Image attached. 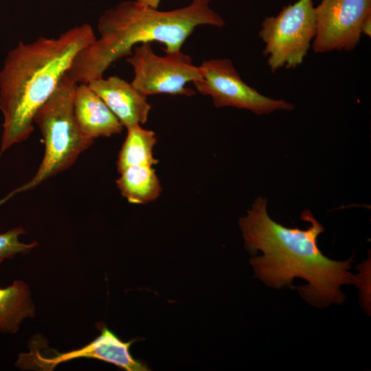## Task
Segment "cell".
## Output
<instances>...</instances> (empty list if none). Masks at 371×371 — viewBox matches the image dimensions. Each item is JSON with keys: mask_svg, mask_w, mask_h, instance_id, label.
I'll return each instance as SVG.
<instances>
[{"mask_svg": "<svg viewBox=\"0 0 371 371\" xmlns=\"http://www.w3.org/2000/svg\"><path fill=\"white\" fill-rule=\"evenodd\" d=\"M141 5L150 7L153 8H158L161 0H136Z\"/></svg>", "mask_w": 371, "mask_h": 371, "instance_id": "17", "label": "cell"}, {"mask_svg": "<svg viewBox=\"0 0 371 371\" xmlns=\"http://www.w3.org/2000/svg\"><path fill=\"white\" fill-rule=\"evenodd\" d=\"M2 261H3V260H2V259H0V264L1 263Z\"/></svg>", "mask_w": 371, "mask_h": 371, "instance_id": "18", "label": "cell"}, {"mask_svg": "<svg viewBox=\"0 0 371 371\" xmlns=\"http://www.w3.org/2000/svg\"><path fill=\"white\" fill-rule=\"evenodd\" d=\"M362 34L368 36H371V16H369L363 22L361 28Z\"/></svg>", "mask_w": 371, "mask_h": 371, "instance_id": "16", "label": "cell"}, {"mask_svg": "<svg viewBox=\"0 0 371 371\" xmlns=\"http://www.w3.org/2000/svg\"><path fill=\"white\" fill-rule=\"evenodd\" d=\"M96 38L92 27L75 26L57 38L19 42L0 70V111L4 122L0 155L27 139L34 117L67 74L78 54Z\"/></svg>", "mask_w": 371, "mask_h": 371, "instance_id": "3", "label": "cell"}, {"mask_svg": "<svg viewBox=\"0 0 371 371\" xmlns=\"http://www.w3.org/2000/svg\"><path fill=\"white\" fill-rule=\"evenodd\" d=\"M73 109L79 131L90 139L120 134L123 130L117 117L87 84L77 85Z\"/></svg>", "mask_w": 371, "mask_h": 371, "instance_id": "11", "label": "cell"}, {"mask_svg": "<svg viewBox=\"0 0 371 371\" xmlns=\"http://www.w3.org/2000/svg\"><path fill=\"white\" fill-rule=\"evenodd\" d=\"M35 308L27 285L15 280L4 289H0V332H16L25 318L32 317Z\"/></svg>", "mask_w": 371, "mask_h": 371, "instance_id": "12", "label": "cell"}, {"mask_svg": "<svg viewBox=\"0 0 371 371\" xmlns=\"http://www.w3.org/2000/svg\"><path fill=\"white\" fill-rule=\"evenodd\" d=\"M25 233L23 228L16 227L0 234V259L13 258L19 254L29 252L37 245L36 242L21 243L19 238Z\"/></svg>", "mask_w": 371, "mask_h": 371, "instance_id": "15", "label": "cell"}, {"mask_svg": "<svg viewBox=\"0 0 371 371\" xmlns=\"http://www.w3.org/2000/svg\"><path fill=\"white\" fill-rule=\"evenodd\" d=\"M78 84L65 75L54 92L34 117L43 136L45 152L34 176L16 192L32 190L44 181L69 168L93 140L79 131L74 115V98Z\"/></svg>", "mask_w": 371, "mask_h": 371, "instance_id": "4", "label": "cell"}, {"mask_svg": "<svg viewBox=\"0 0 371 371\" xmlns=\"http://www.w3.org/2000/svg\"><path fill=\"white\" fill-rule=\"evenodd\" d=\"M104 101L124 127L146 122L151 105L131 83L117 77H103L87 84Z\"/></svg>", "mask_w": 371, "mask_h": 371, "instance_id": "10", "label": "cell"}, {"mask_svg": "<svg viewBox=\"0 0 371 371\" xmlns=\"http://www.w3.org/2000/svg\"><path fill=\"white\" fill-rule=\"evenodd\" d=\"M212 1L192 0L187 6L169 11L145 6L136 0L109 8L98 21L99 38L78 54L67 77L76 84L101 78L113 63L130 56L138 43H161L166 54L180 51L196 27L225 25L210 8Z\"/></svg>", "mask_w": 371, "mask_h": 371, "instance_id": "2", "label": "cell"}, {"mask_svg": "<svg viewBox=\"0 0 371 371\" xmlns=\"http://www.w3.org/2000/svg\"><path fill=\"white\" fill-rule=\"evenodd\" d=\"M315 33L313 0H297L276 16L266 17L258 35L265 44L263 54L271 71L301 65Z\"/></svg>", "mask_w": 371, "mask_h": 371, "instance_id": "5", "label": "cell"}, {"mask_svg": "<svg viewBox=\"0 0 371 371\" xmlns=\"http://www.w3.org/2000/svg\"><path fill=\"white\" fill-rule=\"evenodd\" d=\"M156 142V135L153 131L141 125L127 128V135L118 155V172L132 166L155 165L158 162L153 155Z\"/></svg>", "mask_w": 371, "mask_h": 371, "instance_id": "14", "label": "cell"}, {"mask_svg": "<svg viewBox=\"0 0 371 371\" xmlns=\"http://www.w3.org/2000/svg\"><path fill=\"white\" fill-rule=\"evenodd\" d=\"M315 53L352 50L358 45L364 21L371 16V0H322L315 7Z\"/></svg>", "mask_w": 371, "mask_h": 371, "instance_id": "8", "label": "cell"}, {"mask_svg": "<svg viewBox=\"0 0 371 371\" xmlns=\"http://www.w3.org/2000/svg\"><path fill=\"white\" fill-rule=\"evenodd\" d=\"M116 183L121 194L131 203L144 204L158 198L161 187L150 166H132L120 172Z\"/></svg>", "mask_w": 371, "mask_h": 371, "instance_id": "13", "label": "cell"}, {"mask_svg": "<svg viewBox=\"0 0 371 371\" xmlns=\"http://www.w3.org/2000/svg\"><path fill=\"white\" fill-rule=\"evenodd\" d=\"M301 218L309 223L306 229L276 223L267 213V200L260 196L240 219L246 249L252 255L262 253L249 260L256 276L276 289L294 288V279L302 278L307 284L296 289L302 298L317 307L343 303L346 296L341 287L344 284H354L362 295L366 293L368 276L350 271L353 258L338 261L325 256L317 242L324 230L322 225L308 210Z\"/></svg>", "mask_w": 371, "mask_h": 371, "instance_id": "1", "label": "cell"}, {"mask_svg": "<svg viewBox=\"0 0 371 371\" xmlns=\"http://www.w3.org/2000/svg\"><path fill=\"white\" fill-rule=\"evenodd\" d=\"M199 67L201 78L194 82L196 89L210 96L217 108L232 106L257 115L293 109L292 104L263 95L246 84L229 58L205 60Z\"/></svg>", "mask_w": 371, "mask_h": 371, "instance_id": "7", "label": "cell"}, {"mask_svg": "<svg viewBox=\"0 0 371 371\" xmlns=\"http://www.w3.org/2000/svg\"><path fill=\"white\" fill-rule=\"evenodd\" d=\"M126 62L134 72L131 83L146 97L159 93L192 96L196 91L186 87L187 83L201 78L199 67L190 56L181 50L164 56L157 55L150 43L135 46Z\"/></svg>", "mask_w": 371, "mask_h": 371, "instance_id": "6", "label": "cell"}, {"mask_svg": "<svg viewBox=\"0 0 371 371\" xmlns=\"http://www.w3.org/2000/svg\"><path fill=\"white\" fill-rule=\"evenodd\" d=\"M135 339L124 341L113 331L102 326L100 334L82 348L66 352H54L51 357L42 355L36 348L19 355L16 365L23 369L52 370L57 365L77 358H93L113 364L126 371H148V366L131 355Z\"/></svg>", "mask_w": 371, "mask_h": 371, "instance_id": "9", "label": "cell"}]
</instances>
